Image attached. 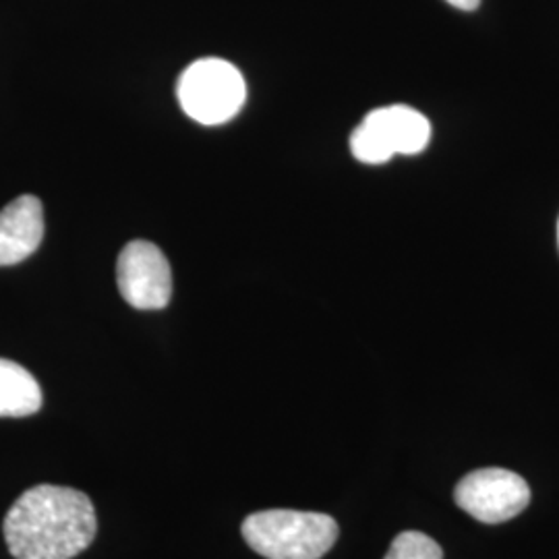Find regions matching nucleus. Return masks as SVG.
<instances>
[{"label": "nucleus", "mask_w": 559, "mask_h": 559, "mask_svg": "<svg viewBox=\"0 0 559 559\" xmlns=\"http://www.w3.org/2000/svg\"><path fill=\"white\" fill-rule=\"evenodd\" d=\"M2 528L15 559H73L96 539L98 520L83 491L38 485L21 493Z\"/></svg>", "instance_id": "nucleus-1"}, {"label": "nucleus", "mask_w": 559, "mask_h": 559, "mask_svg": "<svg viewBox=\"0 0 559 559\" xmlns=\"http://www.w3.org/2000/svg\"><path fill=\"white\" fill-rule=\"evenodd\" d=\"M247 545L265 559H321L338 539V522L320 512L265 510L247 516Z\"/></svg>", "instance_id": "nucleus-2"}, {"label": "nucleus", "mask_w": 559, "mask_h": 559, "mask_svg": "<svg viewBox=\"0 0 559 559\" xmlns=\"http://www.w3.org/2000/svg\"><path fill=\"white\" fill-rule=\"evenodd\" d=\"M177 96L189 119L214 127L239 115L247 98V85L233 62L200 59L182 71Z\"/></svg>", "instance_id": "nucleus-3"}, {"label": "nucleus", "mask_w": 559, "mask_h": 559, "mask_svg": "<svg viewBox=\"0 0 559 559\" xmlns=\"http://www.w3.org/2000/svg\"><path fill=\"white\" fill-rule=\"evenodd\" d=\"M431 141V122L419 110L394 104L371 110L350 135V152L362 164L420 154Z\"/></svg>", "instance_id": "nucleus-4"}, {"label": "nucleus", "mask_w": 559, "mask_h": 559, "mask_svg": "<svg viewBox=\"0 0 559 559\" xmlns=\"http://www.w3.org/2000/svg\"><path fill=\"white\" fill-rule=\"evenodd\" d=\"M454 500L483 524H501L519 516L531 503V487L506 468H479L460 480Z\"/></svg>", "instance_id": "nucleus-5"}, {"label": "nucleus", "mask_w": 559, "mask_h": 559, "mask_svg": "<svg viewBox=\"0 0 559 559\" xmlns=\"http://www.w3.org/2000/svg\"><path fill=\"white\" fill-rule=\"evenodd\" d=\"M117 282L120 297L141 311L164 309L173 297L170 263L150 240H133L120 251Z\"/></svg>", "instance_id": "nucleus-6"}, {"label": "nucleus", "mask_w": 559, "mask_h": 559, "mask_svg": "<svg viewBox=\"0 0 559 559\" xmlns=\"http://www.w3.org/2000/svg\"><path fill=\"white\" fill-rule=\"evenodd\" d=\"M44 239V207L34 195H21L0 210V265L27 260Z\"/></svg>", "instance_id": "nucleus-7"}, {"label": "nucleus", "mask_w": 559, "mask_h": 559, "mask_svg": "<svg viewBox=\"0 0 559 559\" xmlns=\"http://www.w3.org/2000/svg\"><path fill=\"white\" fill-rule=\"evenodd\" d=\"M41 388L36 378L13 360L0 359V419H21L41 408Z\"/></svg>", "instance_id": "nucleus-8"}, {"label": "nucleus", "mask_w": 559, "mask_h": 559, "mask_svg": "<svg viewBox=\"0 0 559 559\" xmlns=\"http://www.w3.org/2000/svg\"><path fill=\"white\" fill-rule=\"evenodd\" d=\"M385 559H443L440 545L419 531L400 533Z\"/></svg>", "instance_id": "nucleus-9"}, {"label": "nucleus", "mask_w": 559, "mask_h": 559, "mask_svg": "<svg viewBox=\"0 0 559 559\" xmlns=\"http://www.w3.org/2000/svg\"><path fill=\"white\" fill-rule=\"evenodd\" d=\"M448 2L460 11H475V9H479L480 4V0H448Z\"/></svg>", "instance_id": "nucleus-10"}, {"label": "nucleus", "mask_w": 559, "mask_h": 559, "mask_svg": "<svg viewBox=\"0 0 559 559\" xmlns=\"http://www.w3.org/2000/svg\"><path fill=\"white\" fill-rule=\"evenodd\" d=\"M558 240H559V222H558Z\"/></svg>", "instance_id": "nucleus-11"}]
</instances>
